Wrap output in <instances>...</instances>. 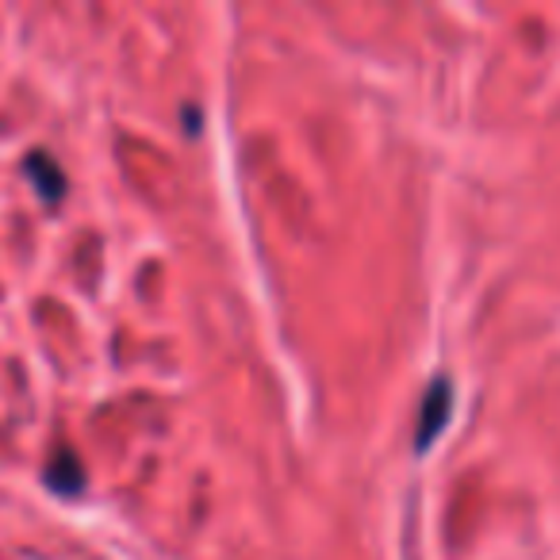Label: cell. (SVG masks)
Masks as SVG:
<instances>
[{
  "instance_id": "cell-1",
  "label": "cell",
  "mask_w": 560,
  "mask_h": 560,
  "mask_svg": "<svg viewBox=\"0 0 560 560\" xmlns=\"http://www.w3.org/2000/svg\"><path fill=\"white\" fill-rule=\"evenodd\" d=\"M453 415V384L450 376H438L434 384L422 396V411H419V427H415V453H427L438 442V434L445 430Z\"/></svg>"
},
{
  "instance_id": "cell-2",
  "label": "cell",
  "mask_w": 560,
  "mask_h": 560,
  "mask_svg": "<svg viewBox=\"0 0 560 560\" xmlns=\"http://www.w3.org/2000/svg\"><path fill=\"white\" fill-rule=\"evenodd\" d=\"M47 483H50V491H58V495H78V491L85 488V468H81V460L73 457V450L62 445V450L50 457Z\"/></svg>"
},
{
  "instance_id": "cell-3",
  "label": "cell",
  "mask_w": 560,
  "mask_h": 560,
  "mask_svg": "<svg viewBox=\"0 0 560 560\" xmlns=\"http://www.w3.org/2000/svg\"><path fill=\"white\" fill-rule=\"evenodd\" d=\"M27 177H32L35 192H39L47 203H55V200H62V196H66V177H62V170H58L55 158H47L43 150H35V154L27 158Z\"/></svg>"
}]
</instances>
